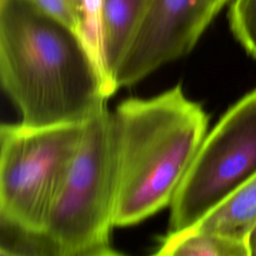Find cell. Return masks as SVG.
Returning a JSON list of instances; mask_svg holds the SVG:
<instances>
[{"mask_svg":"<svg viewBox=\"0 0 256 256\" xmlns=\"http://www.w3.org/2000/svg\"><path fill=\"white\" fill-rule=\"evenodd\" d=\"M0 80L29 126L84 123L115 92L84 39L27 0H0Z\"/></svg>","mask_w":256,"mask_h":256,"instance_id":"6da1fadb","label":"cell"},{"mask_svg":"<svg viewBox=\"0 0 256 256\" xmlns=\"http://www.w3.org/2000/svg\"><path fill=\"white\" fill-rule=\"evenodd\" d=\"M256 174V89L204 138L171 204L170 231L195 225Z\"/></svg>","mask_w":256,"mask_h":256,"instance_id":"5b68a950","label":"cell"},{"mask_svg":"<svg viewBox=\"0 0 256 256\" xmlns=\"http://www.w3.org/2000/svg\"><path fill=\"white\" fill-rule=\"evenodd\" d=\"M145 0H103L104 29L101 62L114 88L113 78L137 25Z\"/></svg>","mask_w":256,"mask_h":256,"instance_id":"ba28073f","label":"cell"},{"mask_svg":"<svg viewBox=\"0 0 256 256\" xmlns=\"http://www.w3.org/2000/svg\"><path fill=\"white\" fill-rule=\"evenodd\" d=\"M255 224L256 174L189 228L218 233L247 243Z\"/></svg>","mask_w":256,"mask_h":256,"instance_id":"52a82bcc","label":"cell"},{"mask_svg":"<svg viewBox=\"0 0 256 256\" xmlns=\"http://www.w3.org/2000/svg\"><path fill=\"white\" fill-rule=\"evenodd\" d=\"M83 132L84 123L0 126V217L43 229Z\"/></svg>","mask_w":256,"mask_h":256,"instance_id":"277c9868","label":"cell"},{"mask_svg":"<svg viewBox=\"0 0 256 256\" xmlns=\"http://www.w3.org/2000/svg\"><path fill=\"white\" fill-rule=\"evenodd\" d=\"M231 0H145L114 74L115 90L188 54Z\"/></svg>","mask_w":256,"mask_h":256,"instance_id":"8992f818","label":"cell"},{"mask_svg":"<svg viewBox=\"0 0 256 256\" xmlns=\"http://www.w3.org/2000/svg\"><path fill=\"white\" fill-rule=\"evenodd\" d=\"M73 3H74V5L77 7V9H78V11H79V5H80V1L81 0H71Z\"/></svg>","mask_w":256,"mask_h":256,"instance_id":"5bb4252c","label":"cell"},{"mask_svg":"<svg viewBox=\"0 0 256 256\" xmlns=\"http://www.w3.org/2000/svg\"><path fill=\"white\" fill-rule=\"evenodd\" d=\"M155 255L161 256H250L246 242L192 228L169 232Z\"/></svg>","mask_w":256,"mask_h":256,"instance_id":"9c48e42d","label":"cell"},{"mask_svg":"<svg viewBox=\"0 0 256 256\" xmlns=\"http://www.w3.org/2000/svg\"><path fill=\"white\" fill-rule=\"evenodd\" d=\"M1 256H59L43 229H33L0 217Z\"/></svg>","mask_w":256,"mask_h":256,"instance_id":"30bf717a","label":"cell"},{"mask_svg":"<svg viewBox=\"0 0 256 256\" xmlns=\"http://www.w3.org/2000/svg\"><path fill=\"white\" fill-rule=\"evenodd\" d=\"M117 192V143L105 107L84 122L80 146L43 226L59 256L118 254L110 243Z\"/></svg>","mask_w":256,"mask_h":256,"instance_id":"3957f363","label":"cell"},{"mask_svg":"<svg viewBox=\"0 0 256 256\" xmlns=\"http://www.w3.org/2000/svg\"><path fill=\"white\" fill-rule=\"evenodd\" d=\"M38 10L80 34V15L71 0H27ZM82 37V36H81Z\"/></svg>","mask_w":256,"mask_h":256,"instance_id":"7c38bea8","label":"cell"},{"mask_svg":"<svg viewBox=\"0 0 256 256\" xmlns=\"http://www.w3.org/2000/svg\"><path fill=\"white\" fill-rule=\"evenodd\" d=\"M230 29L245 49L256 58V0H231L228 4Z\"/></svg>","mask_w":256,"mask_h":256,"instance_id":"8fae6325","label":"cell"},{"mask_svg":"<svg viewBox=\"0 0 256 256\" xmlns=\"http://www.w3.org/2000/svg\"><path fill=\"white\" fill-rule=\"evenodd\" d=\"M118 152L114 224L131 226L170 206L206 137L208 116L181 85L112 112Z\"/></svg>","mask_w":256,"mask_h":256,"instance_id":"7a4b0ae2","label":"cell"},{"mask_svg":"<svg viewBox=\"0 0 256 256\" xmlns=\"http://www.w3.org/2000/svg\"><path fill=\"white\" fill-rule=\"evenodd\" d=\"M247 245L250 256H256V224L247 238Z\"/></svg>","mask_w":256,"mask_h":256,"instance_id":"4fadbf2b","label":"cell"}]
</instances>
